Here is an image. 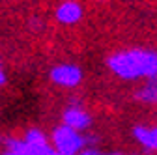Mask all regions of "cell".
Returning <instances> with one entry per match:
<instances>
[{
    "instance_id": "cell-1",
    "label": "cell",
    "mask_w": 157,
    "mask_h": 155,
    "mask_svg": "<svg viewBox=\"0 0 157 155\" xmlns=\"http://www.w3.org/2000/svg\"><path fill=\"white\" fill-rule=\"evenodd\" d=\"M109 67L122 79H136L146 77L155 79L157 77V52L155 51H142L133 49L116 52L109 58Z\"/></svg>"
},
{
    "instance_id": "cell-2",
    "label": "cell",
    "mask_w": 157,
    "mask_h": 155,
    "mask_svg": "<svg viewBox=\"0 0 157 155\" xmlns=\"http://www.w3.org/2000/svg\"><path fill=\"white\" fill-rule=\"evenodd\" d=\"M84 138L78 134V131L67 127V125H60L56 127L52 133V144L56 148L58 153L62 155H77L84 146Z\"/></svg>"
},
{
    "instance_id": "cell-3",
    "label": "cell",
    "mask_w": 157,
    "mask_h": 155,
    "mask_svg": "<svg viewBox=\"0 0 157 155\" xmlns=\"http://www.w3.org/2000/svg\"><path fill=\"white\" fill-rule=\"evenodd\" d=\"M82 79V73L77 66L73 64H62V66H56L51 69V81L60 84V86H77Z\"/></svg>"
},
{
    "instance_id": "cell-4",
    "label": "cell",
    "mask_w": 157,
    "mask_h": 155,
    "mask_svg": "<svg viewBox=\"0 0 157 155\" xmlns=\"http://www.w3.org/2000/svg\"><path fill=\"white\" fill-rule=\"evenodd\" d=\"M81 17H82V9L77 2H64L56 9V21H60L64 25H73Z\"/></svg>"
},
{
    "instance_id": "cell-5",
    "label": "cell",
    "mask_w": 157,
    "mask_h": 155,
    "mask_svg": "<svg viewBox=\"0 0 157 155\" xmlns=\"http://www.w3.org/2000/svg\"><path fill=\"white\" fill-rule=\"evenodd\" d=\"M64 125H67L75 131L86 129L90 125V116L81 108H69L64 112Z\"/></svg>"
},
{
    "instance_id": "cell-6",
    "label": "cell",
    "mask_w": 157,
    "mask_h": 155,
    "mask_svg": "<svg viewBox=\"0 0 157 155\" xmlns=\"http://www.w3.org/2000/svg\"><path fill=\"white\" fill-rule=\"evenodd\" d=\"M133 134L144 148L157 149V129H148V127H142V125H136L133 129Z\"/></svg>"
},
{
    "instance_id": "cell-7",
    "label": "cell",
    "mask_w": 157,
    "mask_h": 155,
    "mask_svg": "<svg viewBox=\"0 0 157 155\" xmlns=\"http://www.w3.org/2000/svg\"><path fill=\"white\" fill-rule=\"evenodd\" d=\"M136 99H140L144 103L157 105V77L155 79H148V82L136 92Z\"/></svg>"
},
{
    "instance_id": "cell-8",
    "label": "cell",
    "mask_w": 157,
    "mask_h": 155,
    "mask_svg": "<svg viewBox=\"0 0 157 155\" xmlns=\"http://www.w3.org/2000/svg\"><path fill=\"white\" fill-rule=\"evenodd\" d=\"M26 142L17 138H6V151L4 155H25L26 153Z\"/></svg>"
},
{
    "instance_id": "cell-9",
    "label": "cell",
    "mask_w": 157,
    "mask_h": 155,
    "mask_svg": "<svg viewBox=\"0 0 157 155\" xmlns=\"http://www.w3.org/2000/svg\"><path fill=\"white\" fill-rule=\"evenodd\" d=\"M25 142L30 144V146H43V144H47L45 134L39 131V129H30L26 133V137H25Z\"/></svg>"
},
{
    "instance_id": "cell-10",
    "label": "cell",
    "mask_w": 157,
    "mask_h": 155,
    "mask_svg": "<svg viewBox=\"0 0 157 155\" xmlns=\"http://www.w3.org/2000/svg\"><path fill=\"white\" fill-rule=\"evenodd\" d=\"M26 153L25 155H54L56 151L49 146V144H43V146H30L26 144Z\"/></svg>"
},
{
    "instance_id": "cell-11",
    "label": "cell",
    "mask_w": 157,
    "mask_h": 155,
    "mask_svg": "<svg viewBox=\"0 0 157 155\" xmlns=\"http://www.w3.org/2000/svg\"><path fill=\"white\" fill-rule=\"evenodd\" d=\"M81 155H101L99 151H95V149H84Z\"/></svg>"
},
{
    "instance_id": "cell-12",
    "label": "cell",
    "mask_w": 157,
    "mask_h": 155,
    "mask_svg": "<svg viewBox=\"0 0 157 155\" xmlns=\"http://www.w3.org/2000/svg\"><path fill=\"white\" fill-rule=\"evenodd\" d=\"M0 84H6V73H0Z\"/></svg>"
},
{
    "instance_id": "cell-13",
    "label": "cell",
    "mask_w": 157,
    "mask_h": 155,
    "mask_svg": "<svg viewBox=\"0 0 157 155\" xmlns=\"http://www.w3.org/2000/svg\"><path fill=\"white\" fill-rule=\"evenodd\" d=\"M110 155H120V153H110Z\"/></svg>"
},
{
    "instance_id": "cell-14",
    "label": "cell",
    "mask_w": 157,
    "mask_h": 155,
    "mask_svg": "<svg viewBox=\"0 0 157 155\" xmlns=\"http://www.w3.org/2000/svg\"><path fill=\"white\" fill-rule=\"evenodd\" d=\"M54 155H62V153H58V151H56V153H54Z\"/></svg>"
}]
</instances>
